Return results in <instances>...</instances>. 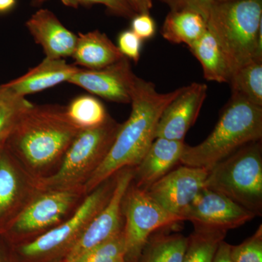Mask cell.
<instances>
[{
    "label": "cell",
    "mask_w": 262,
    "mask_h": 262,
    "mask_svg": "<svg viewBox=\"0 0 262 262\" xmlns=\"http://www.w3.org/2000/svg\"><path fill=\"white\" fill-rule=\"evenodd\" d=\"M182 89L163 94L157 91L152 82L136 77L130 116L122 123L102 163L84 184L85 195L122 169L139 165L156 139L157 125L162 113Z\"/></svg>",
    "instance_id": "6da1fadb"
},
{
    "label": "cell",
    "mask_w": 262,
    "mask_h": 262,
    "mask_svg": "<svg viewBox=\"0 0 262 262\" xmlns=\"http://www.w3.org/2000/svg\"><path fill=\"white\" fill-rule=\"evenodd\" d=\"M81 129L70 121L64 106L32 104L5 144L34 179L49 177Z\"/></svg>",
    "instance_id": "7a4b0ae2"
},
{
    "label": "cell",
    "mask_w": 262,
    "mask_h": 262,
    "mask_svg": "<svg viewBox=\"0 0 262 262\" xmlns=\"http://www.w3.org/2000/svg\"><path fill=\"white\" fill-rule=\"evenodd\" d=\"M262 107L232 94L211 134L196 146L186 144L180 163L209 170L237 150L261 141Z\"/></svg>",
    "instance_id": "3957f363"
},
{
    "label": "cell",
    "mask_w": 262,
    "mask_h": 262,
    "mask_svg": "<svg viewBox=\"0 0 262 262\" xmlns=\"http://www.w3.org/2000/svg\"><path fill=\"white\" fill-rule=\"evenodd\" d=\"M262 0L214 3L206 19L207 29L225 55L231 75L262 59Z\"/></svg>",
    "instance_id": "277c9868"
},
{
    "label": "cell",
    "mask_w": 262,
    "mask_h": 262,
    "mask_svg": "<svg viewBox=\"0 0 262 262\" xmlns=\"http://www.w3.org/2000/svg\"><path fill=\"white\" fill-rule=\"evenodd\" d=\"M121 125L110 115L100 126L81 130L56 171L37 180L39 190L83 187L106 158Z\"/></svg>",
    "instance_id": "5b68a950"
},
{
    "label": "cell",
    "mask_w": 262,
    "mask_h": 262,
    "mask_svg": "<svg viewBox=\"0 0 262 262\" xmlns=\"http://www.w3.org/2000/svg\"><path fill=\"white\" fill-rule=\"evenodd\" d=\"M205 187L224 194L256 216L262 214L261 140L250 143L208 170Z\"/></svg>",
    "instance_id": "8992f818"
},
{
    "label": "cell",
    "mask_w": 262,
    "mask_h": 262,
    "mask_svg": "<svg viewBox=\"0 0 262 262\" xmlns=\"http://www.w3.org/2000/svg\"><path fill=\"white\" fill-rule=\"evenodd\" d=\"M116 176L106 179L84 196L74 213L60 225L22 245L18 248L19 253L25 257L34 258L48 256L67 247L70 250L91 220L110 201Z\"/></svg>",
    "instance_id": "52a82bcc"
},
{
    "label": "cell",
    "mask_w": 262,
    "mask_h": 262,
    "mask_svg": "<svg viewBox=\"0 0 262 262\" xmlns=\"http://www.w3.org/2000/svg\"><path fill=\"white\" fill-rule=\"evenodd\" d=\"M85 196L83 187L39 191L0 234L11 238L41 235L70 216Z\"/></svg>",
    "instance_id": "ba28073f"
},
{
    "label": "cell",
    "mask_w": 262,
    "mask_h": 262,
    "mask_svg": "<svg viewBox=\"0 0 262 262\" xmlns=\"http://www.w3.org/2000/svg\"><path fill=\"white\" fill-rule=\"evenodd\" d=\"M125 261H139L150 236L162 228L184 222L165 211L145 190L131 182L122 201Z\"/></svg>",
    "instance_id": "9c48e42d"
},
{
    "label": "cell",
    "mask_w": 262,
    "mask_h": 262,
    "mask_svg": "<svg viewBox=\"0 0 262 262\" xmlns=\"http://www.w3.org/2000/svg\"><path fill=\"white\" fill-rule=\"evenodd\" d=\"M134 168L117 172L116 183L110 201L91 220L80 237L69 250L65 262H77L96 246L113 238L123 230L122 201L134 179Z\"/></svg>",
    "instance_id": "30bf717a"
},
{
    "label": "cell",
    "mask_w": 262,
    "mask_h": 262,
    "mask_svg": "<svg viewBox=\"0 0 262 262\" xmlns=\"http://www.w3.org/2000/svg\"><path fill=\"white\" fill-rule=\"evenodd\" d=\"M39 191L37 179L0 144V234Z\"/></svg>",
    "instance_id": "8fae6325"
},
{
    "label": "cell",
    "mask_w": 262,
    "mask_h": 262,
    "mask_svg": "<svg viewBox=\"0 0 262 262\" xmlns=\"http://www.w3.org/2000/svg\"><path fill=\"white\" fill-rule=\"evenodd\" d=\"M256 217L224 194L204 187L182 214V220L194 227L219 229L227 232Z\"/></svg>",
    "instance_id": "7c38bea8"
},
{
    "label": "cell",
    "mask_w": 262,
    "mask_h": 262,
    "mask_svg": "<svg viewBox=\"0 0 262 262\" xmlns=\"http://www.w3.org/2000/svg\"><path fill=\"white\" fill-rule=\"evenodd\" d=\"M208 173L206 169L183 165L170 170L146 192L165 211L182 218V213L205 187Z\"/></svg>",
    "instance_id": "4fadbf2b"
},
{
    "label": "cell",
    "mask_w": 262,
    "mask_h": 262,
    "mask_svg": "<svg viewBox=\"0 0 262 262\" xmlns=\"http://www.w3.org/2000/svg\"><path fill=\"white\" fill-rule=\"evenodd\" d=\"M136 77L128 58L123 57L100 70L80 68L67 82L107 101L130 103Z\"/></svg>",
    "instance_id": "5bb4252c"
},
{
    "label": "cell",
    "mask_w": 262,
    "mask_h": 262,
    "mask_svg": "<svg viewBox=\"0 0 262 262\" xmlns=\"http://www.w3.org/2000/svg\"><path fill=\"white\" fill-rule=\"evenodd\" d=\"M208 86L194 82L183 87L180 94L162 113L156 129V138L184 141L195 123L207 97Z\"/></svg>",
    "instance_id": "9a60e30c"
},
{
    "label": "cell",
    "mask_w": 262,
    "mask_h": 262,
    "mask_svg": "<svg viewBox=\"0 0 262 262\" xmlns=\"http://www.w3.org/2000/svg\"><path fill=\"white\" fill-rule=\"evenodd\" d=\"M26 27L42 48L46 58L64 59L73 55L77 35L65 27L51 10H38L26 22Z\"/></svg>",
    "instance_id": "2e32d148"
},
{
    "label": "cell",
    "mask_w": 262,
    "mask_h": 262,
    "mask_svg": "<svg viewBox=\"0 0 262 262\" xmlns=\"http://www.w3.org/2000/svg\"><path fill=\"white\" fill-rule=\"evenodd\" d=\"M185 145L184 141L156 138L140 163L134 168L133 184L147 191L180 163Z\"/></svg>",
    "instance_id": "e0dca14e"
},
{
    "label": "cell",
    "mask_w": 262,
    "mask_h": 262,
    "mask_svg": "<svg viewBox=\"0 0 262 262\" xmlns=\"http://www.w3.org/2000/svg\"><path fill=\"white\" fill-rule=\"evenodd\" d=\"M80 67L67 63L64 59L46 58L39 65L31 69L25 75L5 85L21 97L54 87L70 77Z\"/></svg>",
    "instance_id": "ac0fdd59"
},
{
    "label": "cell",
    "mask_w": 262,
    "mask_h": 262,
    "mask_svg": "<svg viewBox=\"0 0 262 262\" xmlns=\"http://www.w3.org/2000/svg\"><path fill=\"white\" fill-rule=\"evenodd\" d=\"M116 45L106 34L94 30L80 33L72 58L75 65L87 70H100L123 58Z\"/></svg>",
    "instance_id": "d6986e66"
},
{
    "label": "cell",
    "mask_w": 262,
    "mask_h": 262,
    "mask_svg": "<svg viewBox=\"0 0 262 262\" xmlns=\"http://www.w3.org/2000/svg\"><path fill=\"white\" fill-rule=\"evenodd\" d=\"M207 30L206 20L190 10H170L164 21L162 35L170 42L192 46Z\"/></svg>",
    "instance_id": "ffe728a7"
},
{
    "label": "cell",
    "mask_w": 262,
    "mask_h": 262,
    "mask_svg": "<svg viewBox=\"0 0 262 262\" xmlns=\"http://www.w3.org/2000/svg\"><path fill=\"white\" fill-rule=\"evenodd\" d=\"M189 48L201 63L207 80L220 83L229 82L231 72L225 55L208 29Z\"/></svg>",
    "instance_id": "44dd1931"
},
{
    "label": "cell",
    "mask_w": 262,
    "mask_h": 262,
    "mask_svg": "<svg viewBox=\"0 0 262 262\" xmlns=\"http://www.w3.org/2000/svg\"><path fill=\"white\" fill-rule=\"evenodd\" d=\"M188 238L182 234H161L148 241L139 261L140 262H182Z\"/></svg>",
    "instance_id": "7402d4cb"
},
{
    "label": "cell",
    "mask_w": 262,
    "mask_h": 262,
    "mask_svg": "<svg viewBox=\"0 0 262 262\" xmlns=\"http://www.w3.org/2000/svg\"><path fill=\"white\" fill-rule=\"evenodd\" d=\"M232 94L262 107V59L244 66L229 78Z\"/></svg>",
    "instance_id": "603a6c76"
},
{
    "label": "cell",
    "mask_w": 262,
    "mask_h": 262,
    "mask_svg": "<svg viewBox=\"0 0 262 262\" xmlns=\"http://www.w3.org/2000/svg\"><path fill=\"white\" fill-rule=\"evenodd\" d=\"M65 112L70 121L81 130L100 126L110 116L103 103L91 96L75 98L66 106Z\"/></svg>",
    "instance_id": "cb8c5ba5"
},
{
    "label": "cell",
    "mask_w": 262,
    "mask_h": 262,
    "mask_svg": "<svg viewBox=\"0 0 262 262\" xmlns=\"http://www.w3.org/2000/svg\"><path fill=\"white\" fill-rule=\"evenodd\" d=\"M227 232L219 229L194 227L188 238L182 262H213L217 248Z\"/></svg>",
    "instance_id": "d4e9b609"
},
{
    "label": "cell",
    "mask_w": 262,
    "mask_h": 262,
    "mask_svg": "<svg viewBox=\"0 0 262 262\" xmlns=\"http://www.w3.org/2000/svg\"><path fill=\"white\" fill-rule=\"evenodd\" d=\"M33 103L0 85V144L5 143L20 119Z\"/></svg>",
    "instance_id": "484cf974"
},
{
    "label": "cell",
    "mask_w": 262,
    "mask_h": 262,
    "mask_svg": "<svg viewBox=\"0 0 262 262\" xmlns=\"http://www.w3.org/2000/svg\"><path fill=\"white\" fill-rule=\"evenodd\" d=\"M125 252L122 230L113 238L90 251L77 262H118L125 260Z\"/></svg>",
    "instance_id": "4316f807"
},
{
    "label": "cell",
    "mask_w": 262,
    "mask_h": 262,
    "mask_svg": "<svg viewBox=\"0 0 262 262\" xmlns=\"http://www.w3.org/2000/svg\"><path fill=\"white\" fill-rule=\"evenodd\" d=\"M230 256L233 262H262L261 225L243 244L231 246Z\"/></svg>",
    "instance_id": "83f0119b"
},
{
    "label": "cell",
    "mask_w": 262,
    "mask_h": 262,
    "mask_svg": "<svg viewBox=\"0 0 262 262\" xmlns=\"http://www.w3.org/2000/svg\"><path fill=\"white\" fill-rule=\"evenodd\" d=\"M47 1L48 0H32L31 5L34 7H37ZM61 1L67 6L72 7V8H77V7L84 6V5H103L113 14L124 17V18H134L136 15L127 0H61Z\"/></svg>",
    "instance_id": "f1b7e54d"
},
{
    "label": "cell",
    "mask_w": 262,
    "mask_h": 262,
    "mask_svg": "<svg viewBox=\"0 0 262 262\" xmlns=\"http://www.w3.org/2000/svg\"><path fill=\"white\" fill-rule=\"evenodd\" d=\"M141 42L142 39L132 30H126L120 33L117 46L124 57L138 63L140 58Z\"/></svg>",
    "instance_id": "f546056e"
},
{
    "label": "cell",
    "mask_w": 262,
    "mask_h": 262,
    "mask_svg": "<svg viewBox=\"0 0 262 262\" xmlns=\"http://www.w3.org/2000/svg\"><path fill=\"white\" fill-rule=\"evenodd\" d=\"M171 10H190L202 15L206 20L214 0H159Z\"/></svg>",
    "instance_id": "4dcf8cb0"
},
{
    "label": "cell",
    "mask_w": 262,
    "mask_h": 262,
    "mask_svg": "<svg viewBox=\"0 0 262 262\" xmlns=\"http://www.w3.org/2000/svg\"><path fill=\"white\" fill-rule=\"evenodd\" d=\"M131 30L141 39H150L155 35L156 25L149 13L136 14L133 18Z\"/></svg>",
    "instance_id": "1f68e13d"
},
{
    "label": "cell",
    "mask_w": 262,
    "mask_h": 262,
    "mask_svg": "<svg viewBox=\"0 0 262 262\" xmlns=\"http://www.w3.org/2000/svg\"><path fill=\"white\" fill-rule=\"evenodd\" d=\"M230 245L222 241L217 248L213 262H233L230 256Z\"/></svg>",
    "instance_id": "d6a6232c"
},
{
    "label": "cell",
    "mask_w": 262,
    "mask_h": 262,
    "mask_svg": "<svg viewBox=\"0 0 262 262\" xmlns=\"http://www.w3.org/2000/svg\"><path fill=\"white\" fill-rule=\"evenodd\" d=\"M136 14L149 13L152 8V0H127Z\"/></svg>",
    "instance_id": "836d02e7"
},
{
    "label": "cell",
    "mask_w": 262,
    "mask_h": 262,
    "mask_svg": "<svg viewBox=\"0 0 262 262\" xmlns=\"http://www.w3.org/2000/svg\"><path fill=\"white\" fill-rule=\"evenodd\" d=\"M16 0H0V13H6L14 8Z\"/></svg>",
    "instance_id": "e575fe53"
},
{
    "label": "cell",
    "mask_w": 262,
    "mask_h": 262,
    "mask_svg": "<svg viewBox=\"0 0 262 262\" xmlns=\"http://www.w3.org/2000/svg\"><path fill=\"white\" fill-rule=\"evenodd\" d=\"M239 1V0H214V3H227V2Z\"/></svg>",
    "instance_id": "d590c367"
},
{
    "label": "cell",
    "mask_w": 262,
    "mask_h": 262,
    "mask_svg": "<svg viewBox=\"0 0 262 262\" xmlns=\"http://www.w3.org/2000/svg\"><path fill=\"white\" fill-rule=\"evenodd\" d=\"M0 262H4V260H3V255H2L1 251H0Z\"/></svg>",
    "instance_id": "8d00e7d4"
},
{
    "label": "cell",
    "mask_w": 262,
    "mask_h": 262,
    "mask_svg": "<svg viewBox=\"0 0 262 262\" xmlns=\"http://www.w3.org/2000/svg\"><path fill=\"white\" fill-rule=\"evenodd\" d=\"M118 262H127V261H125V260H122V261H118Z\"/></svg>",
    "instance_id": "74e56055"
},
{
    "label": "cell",
    "mask_w": 262,
    "mask_h": 262,
    "mask_svg": "<svg viewBox=\"0 0 262 262\" xmlns=\"http://www.w3.org/2000/svg\"><path fill=\"white\" fill-rule=\"evenodd\" d=\"M59 262H65L64 261H59Z\"/></svg>",
    "instance_id": "f35d334b"
}]
</instances>
